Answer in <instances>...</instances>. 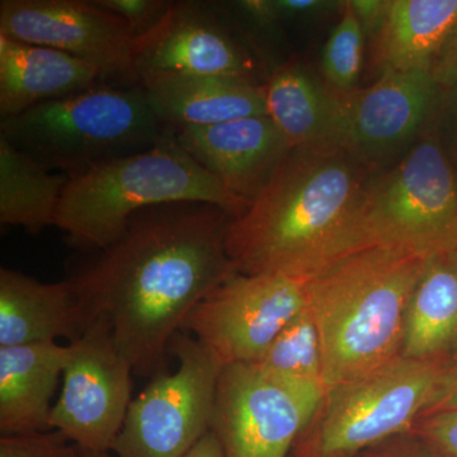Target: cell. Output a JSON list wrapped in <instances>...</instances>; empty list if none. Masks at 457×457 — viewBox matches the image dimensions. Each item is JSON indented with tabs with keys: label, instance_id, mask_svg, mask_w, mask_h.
<instances>
[{
	"label": "cell",
	"instance_id": "6da1fadb",
	"mask_svg": "<svg viewBox=\"0 0 457 457\" xmlns=\"http://www.w3.org/2000/svg\"><path fill=\"white\" fill-rule=\"evenodd\" d=\"M233 216L215 204L147 207L69 276L90 319H106L139 376L170 371L174 337L201 300L236 272L225 239Z\"/></svg>",
	"mask_w": 457,
	"mask_h": 457
},
{
	"label": "cell",
	"instance_id": "7a4b0ae2",
	"mask_svg": "<svg viewBox=\"0 0 457 457\" xmlns=\"http://www.w3.org/2000/svg\"><path fill=\"white\" fill-rule=\"evenodd\" d=\"M378 170L338 144L291 149L257 197L228 222L225 246L236 272L303 281L341 257Z\"/></svg>",
	"mask_w": 457,
	"mask_h": 457
},
{
	"label": "cell",
	"instance_id": "3957f363",
	"mask_svg": "<svg viewBox=\"0 0 457 457\" xmlns=\"http://www.w3.org/2000/svg\"><path fill=\"white\" fill-rule=\"evenodd\" d=\"M427 257L366 246L303 279L320 339L326 392L402 356L409 303Z\"/></svg>",
	"mask_w": 457,
	"mask_h": 457
},
{
	"label": "cell",
	"instance_id": "277c9868",
	"mask_svg": "<svg viewBox=\"0 0 457 457\" xmlns=\"http://www.w3.org/2000/svg\"><path fill=\"white\" fill-rule=\"evenodd\" d=\"M179 203L215 204L233 218L248 207L201 167L173 134L144 152L69 179L54 227L65 234L69 245L95 253L116 242L135 213Z\"/></svg>",
	"mask_w": 457,
	"mask_h": 457
},
{
	"label": "cell",
	"instance_id": "5b68a950",
	"mask_svg": "<svg viewBox=\"0 0 457 457\" xmlns=\"http://www.w3.org/2000/svg\"><path fill=\"white\" fill-rule=\"evenodd\" d=\"M173 134L137 84H99L0 119V137L69 179L144 152Z\"/></svg>",
	"mask_w": 457,
	"mask_h": 457
},
{
	"label": "cell",
	"instance_id": "8992f818",
	"mask_svg": "<svg viewBox=\"0 0 457 457\" xmlns=\"http://www.w3.org/2000/svg\"><path fill=\"white\" fill-rule=\"evenodd\" d=\"M453 365L400 356L327 390L288 457H353L411 431L440 396Z\"/></svg>",
	"mask_w": 457,
	"mask_h": 457
},
{
	"label": "cell",
	"instance_id": "52a82bcc",
	"mask_svg": "<svg viewBox=\"0 0 457 457\" xmlns=\"http://www.w3.org/2000/svg\"><path fill=\"white\" fill-rule=\"evenodd\" d=\"M366 246L427 254L457 248V168L437 131L370 182L352 219L345 253Z\"/></svg>",
	"mask_w": 457,
	"mask_h": 457
},
{
	"label": "cell",
	"instance_id": "ba28073f",
	"mask_svg": "<svg viewBox=\"0 0 457 457\" xmlns=\"http://www.w3.org/2000/svg\"><path fill=\"white\" fill-rule=\"evenodd\" d=\"M176 371L155 376L132 399L111 453L116 457H183L212 429L221 365L185 332L174 337Z\"/></svg>",
	"mask_w": 457,
	"mask_h": 457
},
{
	"label": "cell",
	"instance_id": "9c48e42d",
	"mask_svg": "<svg viewBox=\"0 0 457 457\" xmlns=\"http://www.w3.org/2000/svg\"><path fill=\"white\" fill-rule=\"evenodd\" d=\"M308 306L303 282L234 272L189 312L182 332L220 363H255Z\"/></svg>",
	"mask_w": 457,
	"mask_h": 457
},
{
	"label": "cell",
	"instance_id": "30bf717a",
	"mask_svg": "<svg viewBox=\"0 0 457 457\" xmlns=\"http://www.w3.org/2000/svg\"><path fill=\"white\" fill-rule=\"evenodd\" d=\"M320 400L255 363L225 366L210 431L225 457H288Z\"/></svg>",
	"mask_w": 457,
	"mask_h": 457
},
{
	"label": "cell",
	"instance_id": "8fae6325",
	"mask_svg": "<svg viewBox=\"0 0 457 457\" xmlns=\"http://www.w3.org/2000/svg\"><path fill=\"white\" fill-rule=\"evenodd\" d=\"M69 345L71 359L51 411V429L83 449L111 451L132 402L134 369L117 347L106 319H95Z\"/></svg>",
	"mask_w": 457,
	"mask_h": 457
},
{
	"label": "cell",
	"instance_id": "7c38bea8",
	"mask_svg": "<svg viewBox=\"0 0 457 457\" xmlns=\"http://www.w3.org/2000/svg\"><path fill=\"white\" fill-rule=\"evenodd\" d=\"M0 35L71 54L137 86L135 37L121 17L93 0H2Z\"/></svg>",
	"mask_w": 457,
	"mask_h": 457
},
{
	"label": "cell",
	"instance_id": "4fadbf2b",
	"mask_svg": "<svg viewBox=\"0 0 457 457\" xmlns=\"http://www.w3.org/2000/svg\"><path fill=\"white\" fill-rule=\"evenodd\" d=\"M336 97V144L380 170L385 158L422 134L442 95L431 71H408L383 73L368 88Z\"/></svg>",
	"mask_w": 457,
	"mask_h": 457
},
{
	"label": "cell",
	"instance_id": "5bb4252c",
	"mask_svg": "<svg viewBox=\"0 0 457 457\" xmlns=\"http://www.w3.org/2000/svg\"><path fill=\"white\" fill-rule=\"evenodd\" d=\"M134 68L137 84L153 74L213 75L257 83V65L248 47L201 2H171L161 22L137 37Z\"/></svg>",
	"mask_w": 457,
	"mask_h": 457
},
{
	"label": "cell",
	"instance_id": "9a60e30c",
	"mask_svg": "<svg viewBox=\"0 0 457 457\" xmlns=\"http://www.w3.org/2000/svg\"><path fill=\"white\" fill-rule=\"evenodd\" d=\"M174 135L201 167L246 204L257 197L291 150L269 116L179 129Z\"/></svg>",
	"mask_w": 457,
	"mask_h": 457
},
{
	"label": "cell",
	"instance_id": "2e32d148",
	"mask_svg": "<svg viewBox=\"0 0 457 457\" xmlns=\"http://www.w3.org/2000/svg\"><path fill=\"white\" fill-rule=\"evenodd\" d=\"M93 323L69 278L45 282L0 270V347L73 343Z\"/></svg>",
	"mask_w": 457,
	"mask_h": 457
},
{
	"label": "cell",
	"instance_id": "e0dca14e",
	"mask_svg": "<svg viewBox=\"0 0 457 457\" xmlns=\"http://www.w3.org/2000/svg\"><path fill=\"white\" fill-rule=\"evenodd\" d=\"M137 86L171 129L204 128L267 116L264 84L213 75L153 74Z\"/></svg>",
	"mask_w": 457,
	"mask_h": 457
},
{
	"label": "cell",
	"instance_id": "ac0fdd59",
	"mask_svg": "<svg viewBox=\"0 0 457 457\" xmlns=\"http://www.w3.org/2000/svg\"><path fill=\"white\" fill-rule=\"evenodd\" d=\"M102 79L96 66L71 54L0 35V119L95 88Z\"/></svg>",
	"mask_w": 457,
	"mask_h": 457
},
{
	"label": "cell",
	"instance_id": "d6986e66",
	"mask_svg": "<svg viewBox=\"0 0 457 457\" xmlns=\"http://www.w3.org/2000/svg\"><path fill=\"white\" fill-rule=\"evenodd\" d=\"M71 354L60 343L0 347V436L50 431L51 402Z\"/></svg>",
	"mask_w": 457,
	"mask_h": 457
},
{
	"label": "cell",
	"instance_id": "ffe728a7",
	"mask_svg": "<svg viewBox=\"0 0 457 457\" xmlns=\"http://www.w3.org/2000/svg\"><path fill=\"white\" fill-rule=\"evenodd\" d=\"M457 352V248L433 252L409 303L402 356L453 360Z\"/></svg>",
	"mask_w": 457,
	"mask_h": 457
},
{
	"label": "cell",
	"instance_id": "44dd1931",
	"mask_svg": "<svg viewBox=\"0 0 457 457\" xmlns=\"http://www.w3.org/2000/svg\"><path fill=\"white\" fill-rule=\"evenodd\" d=\"M456 23L457 0H390L375 36L381 71H431Z\"/></svg>",
	"mask_w": 457,
	"mask_h": 457
},
{
	"label": "cell",
	"instance_id": "7402d4cb",
	"mask_svg": "<svg viewBox=\"0 0 457 457\" xmlns=\"http://www.w3.org/2000/svg\"><path fill=\"white\" fill-rule=\"evenodd\" d=\"M264 96L267 116L291 149L336 144V92L308 69L295 62L278 66L264 84Z\"/></svg>",
	"mask_w": 457,
	"mask_h": 457
},
{
	"label": "cell",
	"instance_id": "603a6c76",
	"mask_svg": "<svg viewBox=\"0 0 457 457\" xmlns=\"http://www.w3.org/2000/svg\"><path fill=\"white\" fill-rule=\"evenodd\" d=\"M69 177L47 170L0 137V222L36 236L54 227Z\"/></svg>",
	"mask_w": 457,
	"mask_h": 457
},
{
	"label": "cell",
	"instance_id": "cb8c5ba5",
	"mask_svg": "<svg viewBox=\"0 0 457 457\" xmlns=\"http://www.w3.org/2000/svg\"><path fill=\"white\" fill-rule=\"evenodd\" d=\"M255 365L286 383L323 398L326 389L320 339L308 306L279 333Z\"/></svg>",
	"mask_w": 457,
	"mask_h": 457
},
{
	"label": "cell",
	"instance_id": "d4e9b609",
	"mask_svg": "<svg viewBox=\"0 0 457 457\" xmlns=\"http://www.w3.org/2000/svg\"><path fill=\"white\" fill-rule=\"evenodd\" d=\"M365 31L350 2H345L343 14L326 42L321 54V69L337 93L356 89L363 60Z\"/></svg>",
	"mask_w": 457,
	"mask_h": 457
},
{
	"label": "cell",
	"instance_id": "484cf974",
	"mask_svg": "<svg viewBox=\"0 0 457 457\" xmlns=\"http://www.w3.org/2000/svg\"><path fill=\"white\" fill-rule=\"evenodd\" d=\"M77 446L56 429L0 436V457H75Z\"/></svg>",
	"mask_w": 457,
	"mask_h": 457
},
{
	"label": "cell",
	"instance_id": "4316f807",
	"mask_svg": "<svg viewBox=\"0 0 457 457\" xmlns=\"http://www.w3.org/2000/svg\"><path fill=\"white\" fill-rule=\"evenodd\" d=\"M96 5L121 17L135 37L154 29L170 9L167 0H93Z\"/></svg>",
	"mask_w": 457,
	"mask_h": 457
},
{
	"label": "cell",
	"instance_id": "83f0119b",
	"mask_svg": "<svg viewBox=\"0 0 457 457\" xmlns=\"http://www.w3.org/2000/svg\"><path fill=\"white\" fill-rule=\"evenodd\" d=\"M411 431L425 440L437 457H457V411L425 414Z\"/></svg>",
	"mask_w": 457,
	"mask_h": 457
},
{
	"label": "cell",
	"instance_id": "f1b7e54d",
	"mask_svg": "<svg viewBox=\"0 0 457 457\" xmlns=\"http://www.w3.org/2000/svg\"><path fill=\"white\" fill-rule=\"evenodd\" d=\"M361 457H437L417 433L408 431L378 442L360 453Z\"/></svg>",
	"mask_w": 457,
	"mask_h": 457
},
{
	"label": "cell",
	"instance_id": "f546056e",
	"mask_svg": "<svg viewBox=\"0 0 457 457\" xmlns=\"http://www.w3.org/2000/svg\"><path fill=\"white\" fill-rule=\"evenodd\" d=\"M431 75L444 97L457 96V23L436 57Z\"/></svg>",
	"mask_w": 457,
	"mask_h": 457
},
{
	"label": "cell",
	"instance_id": "4dcf8cb0",
	"mask_svg": "<svg viewBox=\"0 0 457 457\" xmlns=\"http://www.w3.org/2000/svg\"><path fill=\"white\" fill-rule=\"evenodd\" d=\"M436 117H440L437 131L442 145L446 149L451 161L457 168V96L444 97L442 96L440 108Z\"/></svg>",
	"mask_w": 457,
	"mask_h": 457
},
{
	"label": "cell",
	"instance_id": "1f68e13d",
	"mask_svg": "<svg viewBox=\"0 0 457 457\" xmlns=\"http://www.w3.org/2000/svg\"><path fill=\"white\" fill-rule=\"evenodd\" d=\"M350 3L365 35H378L386 17L390 0H352Z\"/></svg>",
	"mask_w": 457,
	"mask_h": 457
},
{
	"label": "cell",
	"instance_id": "d6a6232c",
	"mask_svg": "<svg viewBox=\"0 0 457 457\" xmlns=\"http://www.w3.org/2000/svg\"><path fill=\"white\" fill-rule=\"evenodd\" d=\"M457 411V365L453 363L449 378L444 389L425 414L437 413V411ZM423 414V416H425Z\"/></svg>",
	"mask_w": 457,
	"mask_h": 457
},
{
	"label": "cell",
	"instance_id": "836d02e7",
	"mask_svg": "<svg viewBox=\"0 0 457 457\" xmlns=\"http://www.w3.org/2000/svg\"><path fill=\"white\" fill-rule=\"evenodd\" d=\"M183 457H225V453L220 442L210 431Z\"/></svg>",
	"mask_w": 457,
	"mask_h": 457
},
{
	"label": "cell",
	"instance_id": "e575fe53",
	"mask_svg": "<svg viewBox=\"0 0 457 457\" xmlns=\"http://www.w3.org/2000/svg\"><path fill=\"white\" fill-rule=\"evenodd\" d=\"M77 446V445H75ZM75 457H116L111 451H92L77 446Z\"/></svg>",
	"mask_w": 457,
	"mask_h": 457
},
{
	"label": "cell",
	"instance_id": "d590c367",
	"mask_svg": "<svg viewBox=\"0 0 457 457\" xmlns=\"http://www.w3.org/2000/svg\"><path fill=\"white\" fill-rule=\"evenodd\" d=\"M453 362L455 363V365H457V352L455 353V356L453 357Z\"/></svg>",
	"mask_w": 457,
	"mask_h": 457
},
{
	"label": "cell",
	"instance_id": "8d00e7d4",
	"mask_svg": "<svg viewBox=\"0 0 457 457\" xmlns=\"http://www.w3.org/2000/svg\"><path fill=\"white\" fill-rule=\"evenodd\" d=\"M353 457H361L360 455H357V456H353Z\"/></svg>",
	"mask_w": 457,
	"mask_h": 457
}]
</instances>
